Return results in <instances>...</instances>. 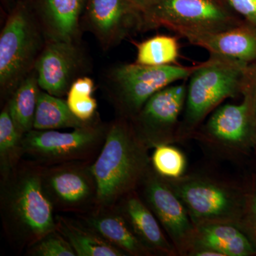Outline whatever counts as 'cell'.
Masks as SVG:
<instances>
[{"instance_id": "1", "label": "cell", "mask_w": 256, "mask_h": 256, "mask_svg": "<svg viewBox=\"0 0 256 256\" xmlns=\"http://www.w3.org/2000/svg\"><path fill=\"white\" fill-rule=\"evenodd\" d=\"M54 208L44 186L40 165L18 166L2 180V220L14 245L28 248L56 230Z\"/></svg>"}, {"instance_id": "2", "label": "cell", "mask_w": 256, "mask_h": 256, "mask_svg": "<svg viewBox=\"0 0 256 256\" xmlns=\"http://www.w3.org/2000/svg\"><path fill=\"white\" fill-rule=\"evenodd\" d=\"M148 148L124 118L111 124L92 163L97 188L96 207L116 206L142 183L151 170Z\"/></svg>"}, {"instance_id": "3", "label": "cell", "mask_w": 256, "mask_h": 256, "mask_svg": "<svg viewBox=\"0 0 256 256\" xmlns=\"http://www.w3.org/2000/svg\"><path fill=\"white\" fill-rule=\"evenodd\" d=\"M248 64L220 56L210 55L188 78L184 114L178 133L194 130L210 111L228 98L242 94Z\"/></svg>"}, {"instance_id": "4", "label": "cell", "mask_w": 256, "mask_h": 256, "mask_svg": "<svg viewBox=\"0 0 256 256\" xmlns=\"http://www.w3.org/2000/svg\"><path fill=\"white\" fill-rule=\"evenodd\" d=\"M165 180L183 202L195 226L225 222L240 227L247 195L238 188L202 176Z\"/></svg>"}, {"instance_id": "5", "label": "cell", "mask_w": 256, "mask_h": 256, "mask_svg": "<svg viewBox=\"0 0 256 256\" xmlns=\"http://www.w3.org/2000/svg\"><path fill=\"white\" fill-rule=\"evenodd\" d=\"M41 44L36 24L28 9L20 3L10 14L0 35L2 95H12L34 68Z\"/></svg>"}, {"instance_id": "6", "label": "cell", "mask_w": 256, "mask_h": 256, "mask_svg": "<svg viewBox=\"0 0 256 256\" xmlns=\"http://www.w3.org/2000/svg\"><path fill=\"white\" fill-rule=\"evenodd\" d=\"M107 129L92 121L70 132L32 129L23 136L24 156L42 166L88 162L102 148Z\"/></svg>"}, {"instance_id": "7", "label": "cell", "mask_w": 256, "mask_h": 256, "mask_svg": "<svg viewBox=\"0 0 256 256\" xmlns=\"http://www.w3.org/2000/svg\"><path fill=\"white\" fill-rule=\"evenodd\" d=\"M142 14L144 31L215 32L244 24L216 0H161Z\"/></svg>"}, {"instance_id": "8", "label": "cell", "mask_w": 256, "mask_h": 256, "mask_svg": "<svg viewBox=\"0 0 256 256\" xmlns=\"http://www.w3.org/2000/svg\"><path fill=\"white\" fill-rule=\"evenodd\" d=\"M198 65L150 66L134 63L120 66L112 74L116 105L124 118L132 120L152 96L175 82L188 80Z\"/></svg>"}, {"instance_id": "9", "label": "cell", "mask_w": 256, "mask_h": 256, "mask_svg": "<svg viewBox=\"0 0 256 256\" xmlns=\"http://www.w3.org/2000/svg\"><path fill=\"white\" fill-rule=\"evenodd\" d=\"M42 168L44 186L54 208L79 212L96 206L97 188L92 163L72 162Z\"/></svg>"}, {"instance_id": "10", "label": "cell", "mask_w": 256, "mask_h": 256, "mask_svg": "<svg viewBox=\"0 0 256 256\" xmlns=\"http://www.w3.org/2000/svg\"><path fill=\"white\" fill-rule=\"evenodd\" d=\"M146 205L169 236L178 254H188L195 227L186 207L164 178L149 172L142 182Z\"/></svg>"}, {"instance_id": "11", "label": "cell", "mask_w": 256, "mask_h": 256, "mask_svg": "<svg viewBox=\"0 0 256 256\" xmlns=\"http://www.w3.org/2000/svg\"><path fill=\"white\" fill-rule=\"evenodd\" d=\"M186 80L168 86L152 96L132 119L134 130L148 148L169 143L172 139L185 106Z\"/></svg>"}, {"instance_id": "12", "label": "cell", "mask_w": 256, "mask_h": 256, "mask_svg": "<svg viewBox=\"0 0 256 256\" xmlns=\"http://www.w3.org/2000/svg\"><path fill=\"white\" fill-rule=\"evenodd\" d=\"M86 20L90 30L105 47L117 44L142 30V14L130 0H88Z\"/></svg>"}, {"instance_id": "13", "label": "cell", "mask_w": 256, "mask_h": 256, "mask_svg": "<svg viewBox=\"0 0 256 256\" xmlns=\"http://www.w3.org/2000/svg\"><path fill=\"white\" fill-rule=\"evenodd\" d=\"M82 58L74 42L50 40L34 68L40 88L56 97L68 94Z\"/></svg>"}, {"instance_id": "14", "label": "cell", "mask_w": 256, "mask_h": 256, "mask_svg": "<svg viewBox=\"0 0 256 256\" xmlns=\"http://www.w3.org/2000/svg\"><path fill=\"white\" fill-rule=\"evenodd\" d=\"M174 33L191 44L206 50L210 55L220 56L248 65L256 60V28L246 24L220 32L180 30Z\"/></svg>"}, {"instance_id": "15", "label": "cell", "mask_w": 256, "mask_h": 256, "mask_svg": "<svg viewBox=\"0 0 256 256\" xmlns=\"http://www.w3.org/2000/svg\"><path fill=\"white\" fill-rule=\"evenodd\" d=\"M256 132L252 105L245 98L240 104L220 106L204 127L208 139L230 148L245 146Z\"/></svg>"}, {"instance_id": "16", "label": "cell", "mask_w": 256, "mask_h": 256, "mask_svg": "<svg viewBox=\"0 0 256 256\" xmlns=\"http://www.w3.org/2000/svg\"><path fill=\"white\" fill-rule=\"evenodd\" d=\"M96 208L90 213L80 216L79 220L127 256L152 255L151 250L138 238L117 206Z\"/></svg>"}, {"instance_id": "17", "label": "cell", "mask_w": 256, "mask_h": 256, "mask_svg": "<svg viewBox=\"0 0 256 256\" xmlns=\"http://www.w3.org/2000/svg\"><path fill=\"white\" fill-rule=\"evenodd\" d=\"M116 206L120 210L134 233L152 254L174 256V246L165 237L156 215L134 191L119 201Z\"/></svg>"}, {"instance_id": "18", "label": "cell", "mask_w": 256, "mask_h": 256, "mask_svg": "<svg viewBox=\"0 0 256 256\" xmlns=\"http://www.w3.org/2000/svg\"><path fill=\"white\" fill-rule=\"evenodd\" d=\"M195 227L194 237L190 252L196 248H208L216 250L223 256L256 254L254 242L236 224L210 222L198 224Z\"/></svg>"}, {"instance_id": "19", "label": "cell", "mask_w": 256, "mask_h": 256, "mask_svg": "<svg viewBox=\"0 0 256 256\" xmlns=\"http://www.w3.org/2000/svg\"><path fill=\"white\" fill-rule=\"evenodd\" d=\"M84 0H41L44 28L50 40L74 42Z\"/></svg>"}, {"instance_id": "20", "label": "cell", "mask_w": 256, "mask_h": 256, "mask_svg": "<svg viewBox=\"0 0 256 256\" xmlns=\"http://www.w3.org/2000/svg\"><path fill=\"white\" fill-rule=\"evenodd\" d=\"M56 223V230L68 240L76 256H127L80 220L57 215Z\"/></svg>"}, {"instance_id": "21", "label": "cell", "mask_w": 256, "mask_h": 256, "mask_svg": "<svg viewBox=\"0 0 256 256\" xmlns=\"http://www.w3.org/2000/svg\"><path fill=\"white\" fill-rule=\"evenodd\" d=\"M92 122V121H90ZM90 122L80 120L69 108L66 100H62L48 94L40 92L33 129L38 130H52L63 128L82 127Z\"/></svg>"}, {"instance_id": "22", "label": "cell", "mask_w": 256, "mask_h": 256, "mask_svg": "<svg viewBox=\"0 0 256 256\" xmlns=\"http://www.w3.org/2000/svg\"><path fill=\"white\" fill-rule=\"evenodd\" d=\"M40 88L34 70L16 88L6 105L15 126L23 136L33 129Z\"/></svg>"}, {"instance_id": "23", "label": "cell", "mask_w": 256, "mask_h": 256, "mask_svg": "<svg viewBox=\"0 0 256 256\" xmlns=\"http://www.w3.org/2000/svg\"><path fill=\"white\" fill-rule=\"evenodd\" d=\"M23 134L12 118L8 106L0 114V170L2 180L10 176L18 166L24 156Z\"/></svg>"}, {"instance_id": "24", "label": "cell", "mask_w": 256, "mask_h": 256, "mask_svg": "<svg viewBox=\"0 0 256 256\" xmlns=\"http://www.w3.org/2000/svg\"><path fill=\"white\" fill-rule=\"evenodd\" d=\"M134 45L137 48L134 63L150 66L178 65L180 56L178 37L156 35Z\"/></svg>"}, {"instance_id": "25", "label": "cell", "mask_w": 256, "mask_h": 256, "mask_svg": "<svg viewBox=\"0 0 256 256\" xmlns=\"http://www.w3.org/2000/svg\"><path fill=\"white\" fill-rule=\"evenodd\" d=\"M94 82L88 77H82L74 80L67 94L69 108L80 120L90 122L97 109V102L92 97Z\"/></svg>"}, {"instance_id": "26", "label": "cell", "mask_w": 256, "mask_h": 256, "mask_svg": "<svg viewBox=\"0 0 256 256\" xmlns=\"http://www.w3.org/2000/svg\"><path fill=\"white\" fill-rule=\"evenodd\" d=\"M154 148L151 162L156 174L166 180H176L184 176L186 160L182 151L169 143H160Z\"/></svg>"}, {"instance_id": "27", "label": "cell", "mask_w": 256, "mask_h": 256, "mask_svg": "<svg viewBox=\"0 0 256 256\" xmlns=\"http://www.w3.org/2000/svg\"><path fill=\"white\" fill-rule=\"evenodd\" d=\"M28 254L32 256H76L68 240L57 230L28 248Z\"/></svg>"}, {"instance_id": "28", "label": "cell", "mask_w": 256, "mask_h": 256, "mask_svg": "<svg viewBox=\"0 0 256 256\" xmlns=\"http://www.w3.org/2000/svg\"><path fill=\"white\" fill-rule=\"evenodd\" d=\"M229 10L246 24L256 28V0H225Z\"/></svg>"}, {"instance_id": "29", "label": "cell", "mask_w": 256, "mask_h": 256, "mask_svg": "<svg viewBox=\"0 0 256 256\" xmlns=\"http://www.w3.org/2000/svg\"><path fill=\"white\" fill-rule=\"evenodd\" d=\"M240 228L247 234L256 247V188L247 195Z\"/></svg>"}, {"instance_id": "30", "label": "cell", "mask_w": 256, "mask_h": 256, "mask_svg": "<svg viewBox=\"0 0 256 256\" xmlns=\"http://www.w3.org/2000/svg\"><path fill=\"white\" fill-rule=\"evenodd\" d=\"M242 94L252 105L256 124V60L248 64L242 79Z\"/></svg>"}, {"instance_id": "31", "label": "cell", "mask_w": 256, "mask_h": 256, "mask_svg": "<svg viewBox=\"0 0 256 256\" xmlns=\"http://www.w3.org/2000/svg\"><path fill=\"white\" fill-rule=\"evenodd\" d=\"M161 0H130L133 6L141 13H144Z\"/></svg>"}, {"instance_id": "32", "label": "cell", "mask_w": 256, "mask_h": 256, "mask_svg": "<svg viewBox=\"0 0 256 256\" xmlns=\"http://www.w3.org/2000/svg\"><path fill=\"white\" fill-rule=\"evenodd\" d=\"M5 2L8 4H11V3L12 2V0H4Z\"/></svg>"}, {"instance_id": "33", "label": "cell", "mask_w": 256, "mask_h": 256, "mask_svg": "<svg viewBox=\"0 0 256 256\" xmlns=\"http://www.w3.org/2000/svg\"><path fill=\"white\" fill-rule=\"evenodd\" d=\"M255 136H256V134H255Z\"/></svg>"}]
</instances>
